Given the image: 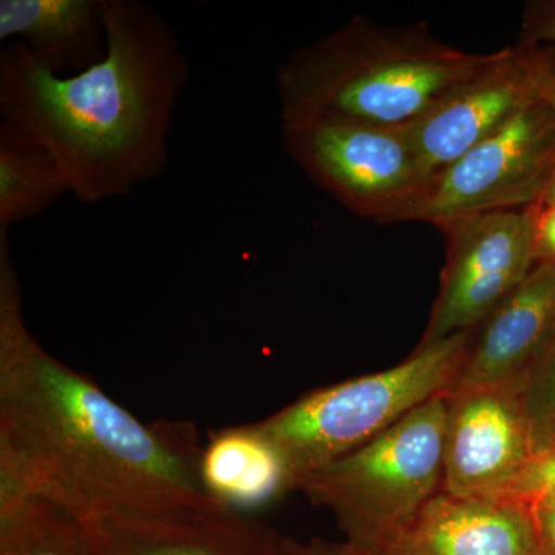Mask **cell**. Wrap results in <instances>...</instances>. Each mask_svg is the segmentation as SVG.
Here are the masks:
<instances>
[{
	"label": "cell",
	"mask_w": 555,
	"mask_h": 555,
	"mask_svg": "<svg viewBox=\"0 0 555 555\" xmlns=\"http://www.w3.org/2000/svg\"><path fill=\"white\" fill-rule=\"evenodd\" d=\"M203 449L192 426L144 425L39 345L0 236V506L42 496L86 520L221 505L201 478Z\"/></svg>",
	"instance_id": "cell-1"
},
{
	"label": "cell",
	"mask_w": 555,
	"mask_h": 555,
	"mask_svg": "<svg viewBox=\"0 0 555 555\" xmlns=\"http://www.w3.org/2000/svg\"><path fill=\"white\" fill-rule=\"evenodd\" d=\"M107 53L54 76L21 42L0 50V115L54 159L83 204L129 195L169 163V137L190 67L177 33L139 0H105Z\"/></svg>",
	"instance_id": "cell-2"
},
{
	"label": "cell",
	"mask_w": 555,
	"mask_h": 555,
	"mask_svg": "<svg viewBox=\"0 0 555 555\" xmlns=\"http://www.w3.org/2000/svg\"><path fill=\"white\" fill-rule=\"evenodd\" d=\"M494 53L455 49L425 24L387 27L357 14L278 65L281 120L403 129Z\"/></svg>",
	"instance_id": "cell-3"
},
{
	"label": "cell",
	"mask_w": 555,
	"mask_h": 555,
	"mask_svg": "<svg viewBox=\"0 0 555 555\" xmlns=\"http://www.w3.org/2000/svg\"><path fill=\"white\" fill-rule=\"evenodd\" d=\"M447 415V397H434L295 489L334 513L349 545L385 550L443 491Z\"/></svg>",
	"instance_id": "cell-4"
},
{
	"label": "cell",
	"mask_w": 555,
	"mask_h": 555,
	"mask_svg": "<svg viewBox=\"0 0 555 555\" xmlns=\"http://www.w3.org/2000/svg\"><path fill=\"white\" fill-rule=\"evenodd\" d=\"M474 328L418 346L403 363L321 387L257 423L286 456L297 481L364 447L416 408L444 396L459 375Z\"/></svg>",
	"instance_id": "cell-5"
},
{
	"label": "cell",
	"mask_w": 555,
	"mask_h": 555,
	"mask_svg": "<svg viewBox=\"0 0 555 555\" xmlns=\"http://www.w3.org/2000/svg\"><path fill=\"white\" fill-rule=\"evenodd\" d=\"M281 138L310 181L379 224L406 221L429 184L403 129L315 120L283 124Z\"/></svg>",
	"instance_id": "cell-6"
},
{
	"label": "cell",
	"mask_w": 555,
	"mask_h": 555,
	"mask_svg": "<svg viewBox=\"0 0 555 555\" xmlns=\"http://www.w3.org/2000/svg\"><path fill=\"white\" fill-rule=\"evenodd\" d=\"M554 170L555 112L535 98L502 129L438 173L406 221L443 229L476 215L535 206Z\"/></svg>",
	"instance_id": "cell-7"
},
{
	"label": "cell",
	"mask_w": 555,
	"mask_h": 555,
	"mask_svg": "<svg viewBox=\"0 0 555 555\" xmlns=\"http://www.w3.org/2000/svg\"><path fill=\"white\" fill-rule=\"evenodd\" d=\"M535 206L491 211L444 225L447 266L418 346L469 331L534 269Z\"/></svg>",
	"instance_id": "cell-8"
},
{
	"label": "cell",
	"mask_w": 555,
	"mask_h": 555,
	"mask_svg": "<svg viewBox=\"0 0 555 555\" xmlns=\"http://www.w3.org/2000/svg\"><path fill=\"white\" fill-rule=\"evenodd\" d=\"M447 397L443 491L511 496L535 454L525 377Z\"/></svg>",
	"instance_id": "cell-9"
},
{
	"label": "cell",
	"mask_w": 555,
	"mask_h": 555,
	"mask_svg": "<svg viewBox=\"0 0 555 555\" xmlns=\"http://www.w3.org/2000/svg\"><path fill=\"white\" fill-rule=\"evenodd\" d=\"M535 98L517 47L495 51L483 68L403 127L427 182L502 129Z\"/></svg>",
	"instance_id": "cell-10"
},
{
	"label": "cell",
	"mask_w": 555,
	"mask_h": 555,
	"mask_svg": "<svg viewBox=\"0 0 555 555\" xmlns=\"http://www.w3.org/2000/svg\"><path fill=\"white\" fill-rule=\"evenodd\" d=\"M80 521L93 555H275L280 537L222 505L119 509Z\"/></svg>",
	"instance_id": "cell-11"
},
{
	"label": "cell",
	"mask_w": 555,
	"mask_h": 555,
	"mask_svg": "<svg viewBox=\"0 0 555 555\" xmlns=\"http://www.w3.org/2000/svg\"><path fill=\"white\" fill-rule=\"evenodd\" d=\"M385 555H543L532 505L514 496L440 491Z\"/></svg>",
	"instance_id": "cell-12"
},
{
	"label": "cell",
	"mask_w": 555,
	"mask_h": 555,
	"mask_svg": "<svg viewBox=\"0 0 555 555\" xmlns=\"http://www.w3.org/2000/svg\"><path fill=\"white\" fill-rule=\"evenodd\" d=\"M555 332V261L528 276L474 327L465 360L444 396L525 377Z\"/></svg>",
	"instance_id": "cell-13"
},
{
	"label": "cell",
	"mask_w": 555,
	"mask_h": 555,
	"mask_svg": "<svg viewBox=\"0 0 555 555\" xmlns=\"http://www.w3.org/2000/svg\"><path fill=\"white\" fill-rule=\"evenodd\" d=\"M0 40L21 42L51 75H78L107 53L105 0H0Z\"/></svg>",
	"instance_id": "cell-14"
},
{
	"label": "cell",
	"mask_w": 555,
	"mask_h": 555,
	"mask_svg": "<svg viewBox=\"0 0 555 555\" xmlns=\"http://www.w3.org/2000/svg\"><path fill=\"white\" fill-rule=\"evenodd\" d=\"M201 478L208 494L244 516L295 489L286 456L258 425L214 434L203 449Z\"/></svg>",
	"instance_id": "cell-15"
},
{
	"label": "cell",
	"mask_w": 555,
	"mask_h": 555,
	"mask_svg": "<svg viewBox=\"0 0 555 555\" xmlns=\"http://www.w3.org/2000/svg\"><path fill=\"white\" fill-rule=\"evenodd\" d=\"M64 195H69L67 182L47 150L16 127L0 124V235Z\"/></svg>",
	"instance_id": "cell-16"
},
{
	"label": "cell",
	"mask_w": 555,
	"mask_h": 555,
	"mask_svg": "<svg viewBox=\"0 0 555 555\" xmlns=\"http://www.w3.org/2000/svg\"><path fill=\"white\" fill-rule=\"evenodd\" d=\"M0 555H93L78 517L42 496L0 506Z\"/></svg>",
	"instance_id": "cell-17"
},
{
	"label": "cell",
	"mask_w": 555,
	"mask_h": 555,
	"mask_svg": "<svg viewBox=\"0 0 555 555\" xmlns=\"http://www.w3.org/2000/svg\"><path fill=\"white\" fill-rule=\"evenodd\" d=\"M525 401L537 451L555 443V332L525 375Z\"/></svg>",
	"instance_id": "cell-18"
},
{
	"label": "cell",
	"mask_w": 555,
	"mask_h": 555,
	"mask_svg": "<svg viewBox=\"0 0 555 555\" xmlns=\"http://www.w3.org/2000/svg\"><path fill=\"white\" fill-rule=\"evenodd\" d=\"M511 496L529 503L537 500L555 502V443L535 452Z\"/></svg>",
	"instance_id": "cell-19"
},
{
	"label": "cell",
	"mask_w": 555,
	"mask_h": 555,
	"mask_svg": "<svg viewBox=\"0 0 555 555\" xmlns=\"http://www.w3.org/2000/svg\"><path fill=\"white\" fill-rule=\"evenodd\" d=\"M517 50L531 79L537 98L555 112V49L550 46L518 43Z\"/></svg>",
	"instance_id": "cell-20"
},
{
	"label": "cell",
	"mask_w": 555,
	"mask_h": 555,
	"mask_svg": "<svg viewBox=\"0 0 555 555\" xmlns=\"http://www.w3.org/2000/svg\"><path fill=\"white\" fill-rule=\"evenodd\" d=\"M521 42L555 43V0H531L521 16Z\"/></svg>",
	"instance_id": "cell-21"
},
{
	"label": "cell",
	"mask_w": 555,
	"mask_h": 555,
	"mask_svg": "<svg viewBox=\"0 0 555 555\" xmlns=\"http://www.w3.org/2000/svg\"><path fill=\"white\" fill-rule=\"evenodd\" d=\"M537 259L555 261V210L537 204L535 217Z\"/></svg>",
	"instance_id": "cell-22"
},
{
	"label": "cell",
	"mask_w": 555,
	"mask_h": 555,
	"mask_svg": "<svg viewBox=\"0 0 555 555\" xmlns=\"http://www.w3.org/2000/svg\"><path fill=\"white\" fill-rule=\"evenodd\" d=\"M531 505L543 555H555V502L537 500Z\"/></svg>",
	"instance_id": "cell-23"
},
{
	"label": "cell",
	"mask_w": 555,
	"mask_h": 555,
	"mask_svg": "<svg viewBox=\"0 0 555 555\" xmlns=\"http://www.w3.org/2000/svg\"><path fill=\"white\" fill-rule=\"evenodd\" d=\"M341 546L326 545V543L312 542L309 545L294 542L284 537H278L275 555H341Z\"/></svg>",
	"instance_id": "cell-24"
},
{
	"label": "cell",
	"mask_w": 555,
	"mask_h": 555,
	"mask_svg": "<svg viewBox=\"0 0 555 555\" xmlns=\"http://www.w3.org/2000/svg\"><path fill=\"white\" fill-rule=\"evenodd\" d=\"M540 206L546 208H554L555 210V170L550 182H547L545 192H543L542 199H540Z\"/></svg>",
	"instance_id": "cell-25"
},
{
	"label": "cell",
	"mask_w": 555,
	"mask_h": 555,
	"mask_svg": "<svg viewBox=\"0 0 555 555\" xmlns=\"http://www.w3.org/2000/svg\"><path fill=\"white\" fill-rule=\"evenodd\" d=\"M341 555H385V554L379 553V551L363 550V547H357L353 545H349V543H346V545H343Z\"/></svg>",
	"instance_id": "cell-26"
}]
</instances>
